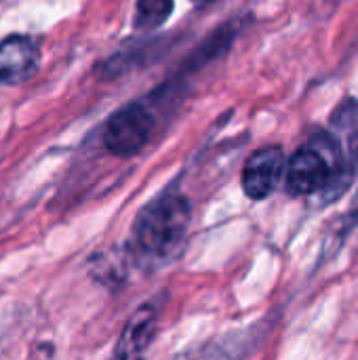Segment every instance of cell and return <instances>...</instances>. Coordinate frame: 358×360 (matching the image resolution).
I'll return each mask as SVG.
<instances>
[{
  "label": "cell",
  "instance_id": "6da1fadb",
  "mask_svg": "<svg viewBox=\"0 0 358 360\" xmlns=\"http://www.w3.org/2000/svg\"><path fill=\"white\" fill-rule=\"evenodd\" d=\"M188 226L190 200L181 194H165L139 211L133 236L146 255L165 259L181 247Z\"/></svg>",
  "mask_w": 358,
  "mask_h": 360
},
{
  "label": "cell",
  "instance_id": "7a4b0ae2",
  "mask_svg": "<svg viewBox=\"0 0 358 360\" xmlns=\"http://www.w3.org/2000/svg\"><path fill=\"white\" fill-rule=\"evenodd\" d=\"M154 133V116L143 103H129L116 110L106 129H103V146L114 156L127 158L143 150Z\"/></svg>",
  "mask_w": 358,
  "mask_h": 360
},
{
  "label": "cell",
  "instance_id": "3957f363",
  "mask_svg": "<svg viewBox=\"0 0 358 360\" xmlns=\"http://www.w3.org/2000/svg\"><path fill=\"white\" fill-rule=\"evenodd\" d=\"M338 175V162L329 160V154L314 148L304 146L291 158L287 167V188L295 196H308L323 192V188L331 186Z\"/></svg>",
  "mask_w": 358,
  "mask_h": 360
},
{
  "label": "cell",
  "instance_id": "277c9868",
  "mask_svg": "<svg viewBox=\"0 0 358 360\" xmlns=\"http://www.w3.org/2000/svg\"><path fill=\"white\" fill-rule=\"evenodd\" d=\"M285 173V154L279 146H266L253 152L243 169V190L253 200L268 198Z\"/></svg>",
  "mask_w": 358,
  "mask_h": 360
},
{
  "label": "cell",
  "instance_id": "5b68a950",
  "mask_svg": "<svg viewBox=\"0 0 358 360\" xmlns=\"http://www.w3.org/2000/svg\"><path fill=\"white\" fill-rule=\"evenodd\" d=\"M38 70V49L32 38L13 34L0 42V86L21 84Z\"/></svg>",
  "mask_w": 358,
  "mask_h": 360
},
{
  "label": "cell",
  "instance_id": "8992f818",
  "mask_svg": "<svg viewBox=\"0 0 358 360\" xmlns=\"http://www.w3.org/2000/svg\"><path fill=\"white\" fill-rule=\"evenodd\" d=\"M158 327V310L154 304L141 306L124 325L116 350L114 360H143L146 352L150 350V344L156 335Z\"/></svg>",
  "mask_w": 358,
  "mask_h": 360
},
{
  "label": "cell",
  "instance_id": "52a82bcc",
  "mask_svg": "<svg viewBox=\"0 0 358 360\" xmlns=\"http://www.w3.org/2000/svg\"><path fill=\"white\" fill-rule=\"evenodd\" d=\"M173 13V0H137L135 8V27L137 30H156Z\"/></svg>",
  "mask_w": 358,
  "mask_h": 360
},
{
  "label": "cell",
  "instance_id": "ba28073f",
  "mask_svg": "<svg viewBox=\"0 0 358 360\" xmlns=\"http://www.w3.org/2000/svg\"><path fill=\"white\" fill-rule=\"evenodd\" d=\"M198 2H205L207 4V2H213V0H198Z\"/></svg>",
  "mask_w": 358,
  "mask_h": 360
}]
</instances>
